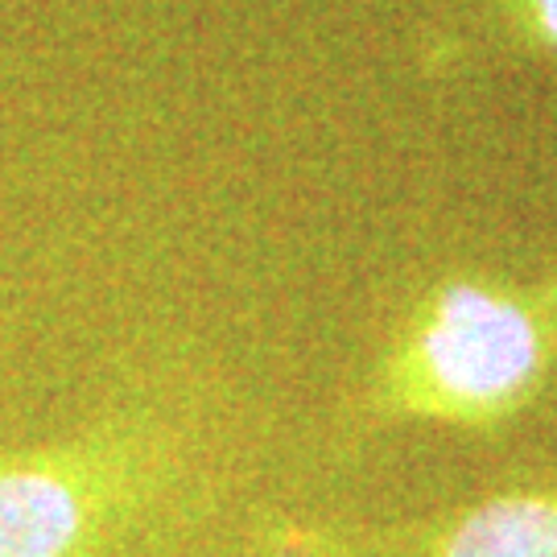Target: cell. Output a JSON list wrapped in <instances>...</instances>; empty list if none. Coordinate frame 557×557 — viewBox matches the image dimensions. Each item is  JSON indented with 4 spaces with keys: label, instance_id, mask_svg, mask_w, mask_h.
Segmentation results:
<instances>
[{
    "label": "cell",
    "instance_id": "6da1fadb",
    "mask_svg": "<svg viewBox=\"0 0 557 557\" xmlns=\"http://www.w3.org/2000/svg\"><path fill=\"white\" fill-rule=\"evenodd\" d=\"M199 492V446L158 400L0 455V557H153Z\"/></svg>",
    "mask_w": 557,
    "mask_h": 557
},
{
    "label": "cell",
    "instance_id": "7a4b0ae2",
    "mask_svg": "<svg viewBox=\"0 0 557 557\" xmlns=\"http://www.w3.org/2000/svg\"><path fill=\"white\" fill-rule=\"evenodd\" d=\"M554 356L549 294L479 277L438 281L380 356L368 380V413L499 430L541 397Z\"/></svg>",
    "mask_w": 557,
    "mask_h": 557
},
{
    "label": "cell",
    "instance_id": "3957f363",
    "mask_svg": "<svg viewBox=\"0 0 557 557\" xmlns=\"http://www.w3.org/2000/svg\"><path fill=\"white\" fill-rule=\"evenodd\" d=\"M400 557H557V475L421 524Z\"/></svg>",
    "mask_w": 557,
    "mask_h": 557
},
{
    "label": "cell",
    "instance_id": "277c9868",
    "mask_svg": "<svg viewBox=\"0 0 557 557\" xmlns=\"http://www.w3.org/2000/svg\"><path fill=\"white\" fill-rule=\"evenodd\" d=\"M479 29L517 54L557 59V0H487Z\"/></svg>",
    "mask_w": 557,
    "mask_h": 557
},
{
    "label": "cell",
    "instance_id": "5b68a950",
    "mask_svg": "<svg viewBox=\"0 0 557 557\" xmlns=\"http://www.w3.org/2000/svg\"><path fill=\"white\" fill-rule=\"evenodd\" d=\"M545 294H549V306H554V319H557V285L554 289H545Z\"/></svg>",
    "mask_w": 557,
    "mask_h": 557
}]
</instances>
